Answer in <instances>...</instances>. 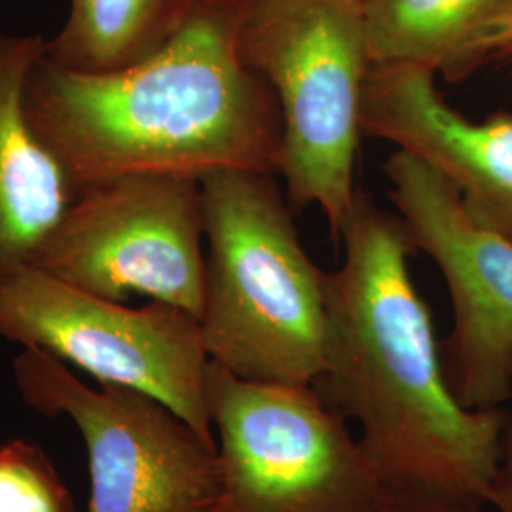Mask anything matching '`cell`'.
<instances>
[{
  "label": "cell",
  "instance_id": "9a60e30c",
  "mask_svg": "<svg viewBox=\"0 0 512 512\" xmlns=\"http://www.w3.org/2000/svg\"><path fill=\"white\" fill-rule=\"evenodd\" d=\"M374 512H490L486 507L458 505L420 495L387 494Z\"/></svg>",
  "mask_w": 512,
  "mask_h": 512
},
{
  "label": "cell",
  "instance_id": "ba28073f",
  "mask_svg": "<svg viewBox=\"0 0 512 512\" xmlns=\"http://www.w3.org/2000/svg\"><path fill=\"white\" fill-rule=\"evenodd\" d=\"M202 181L129 173L80 190L31 264L114 302L131 294L202 317L205 302Z\"/></svg>",
  "mask_w": 512,
  "mask_h": 512
},
{
  "label": "cell",
  "instance_id": "277c9868",
  "mask_svg": "<svg viewBox=\"0 0 512 512\" xmlns=\"http://www.w3.org/2000/svg\"><path fill=\"white\" fill-rule=\"evenodd\" d=\"M239 54L281 112L277 173L296 209L317 205L332 238L355 200V158L372 61L363 0H241Z\"/></svg>",
  "mask_w": 512,
  "mask_h": 512
},
{
  "label": "cell",
  "instance_id": "2e32d148",
  "mask_svg": "<svg viewBox=\"0 0 512 512\" xmlns=\"http://www.w3.org/2000/svg\"><path fill=\"white\" fill-rule=\"evenodd\" d=\"M488 511L512 512V420L503 440V454L488 499Z\"/></svg>",
  "mask_w": 512,
  "mask_h": 512
},
{
  "label": "cell",
  "instance_id": "7a4b0ae2",
  "mask_svg": "<svg viewBox=\"0 0 512 512\" xmlns=\"http://www.w3.org/2000/svg\"><path fill=\"white\" fill-rule=\"evenodd\" d=\"M239 16L241 0H196L160 52L124 71L73 73L38 59L27 116L73 198L129 173H277L281 112L239 54Z\"/></svg>",
  "mask_w": 512,
  "mask_h": 512
},
{
  "label": "cell",
  "instance_id": "7c38bea8",
  "mask_svg": "<svg viewBox=\"0 0 512 512\" xmlns=\"http://www.w3.org/2000/svg\"><path fill=\"white\" fill-rule=\"evenodd\" d=\"M372 65L461 82L512 48V0H363Z\"/></svg>",
  "mask_w": 512,
  "mask_h": 512
},
{
  "label": "cell",
  "instance_id": "5b68a950",
  "mask_svg": "<svg viewBox=\"0 0 512 512\" xmlns=\"http://www.w3.org/2000/svg\"><path fill=\"white\" fill-rule=\"evenodd\" d=\"M207 401L220 512H374L389 494L313 385L245 380L211 361Z\"/></svg>",
  "mask_w": 512,
  "mask_h": 512
},
{
  "label": "cell",
  "instance_id": "8fae6325",
  "mask_svg": "<svg viewBox=\"0 0 512 512\" xmlns=\"http://www.w3.org/2000/svg\"><path fill=\"white\" fill-rule=\"evenodd\" d=\"M46 40L0 35V281L29 266L73 190L31 128L25 93Z\"/></svg>",
  "mask_w": 512,
  "mask_h": 512
},
{
  "label": "cell",
  "instance_id": "5bb4252c",
  "mask_svg": "<svg viewBox=\"0 0 512 512\" xmlns=\"http://www.w3.org/2000/svg\"><path fill=\"white\" fill-rule=\"evenodd\" d=\"M0 512H76L52 459L29 440L0 444Z\"/></svg>",
  "mask_w": 512,
  "mask_h": 512
},
{
  "label": "cell",
  "instance_id": "9c48e42d",
  "mask_svg": "<svg viewBox=\"0 0 512 512\" xmlns=\"http://www.w3.org/2000/svg\"><path fill=\"white\" fill-rule=\"evenodd\" d=\"M389 198L416 251L446 281L454 323L440 348L461 406L501 410L512 399V241L478 224L456 184L420 156L385 160Z\"/></svg>",
  "mask_w": 512,
  "mask_h": 512
},
{
  "label": "cell",
  "instance_id": "52a82bcc",
  "mask_svg": "<svg viewBox=\"0 0 512 512\" xmlns=\"http://www.w3.org/2000/svg\"><path fill=\"white\" fill-rule=\"evenodd\" d=\"M23 401L65 416L88 450V512H220L217 446L164 403L137 389H92L44 349L21 348L12 363Z\"/></svg>",
  "mask_w": 512,
  "mask_h": 512
},
{
  "label": "cell",
  "instance_id": "3957f363",
  "mask_svg": "<svg viewBox=\"0 0 512 512\" xmlns=\"http://www.w3.org/2000/svg\"><path fill=\"white\" fill-rule=\"evenodd\" d=\"M275 173L202 179L205 348L245 380L313 384L327 348L325 272L302 247Z\"/></svg>",
  "mask_w": 512,
  "mask_h": 512
},
{
  "label": "cell",
  "instance_id": "6da1fadb",
  "mask_svg": "<svg viewBox=\"0 0 512 512\" xmlns=\"http://www.w3.org/2000/svg\"><path fill=\"white\" fill-rule=\"evenodd\" d=\"M340 243V268L325 272V361L311 385L357 423L389 494L488 509L509 410H469L454 397L401 217L357 188Z\"/></svg>",
  "mask_w": 512,
  "mask_h": 512
},
{
  "label": "cell",
  "instance_id": "4fadbf2b",
  "mask_svg": "<svg viewBox=\"0 0 512 512\" xmlns=\"http://www.w3.org/2000/svg\"><path fill=\"white\" fill-rule=\"evenodd\" d=\"M196 0H71L44 57L73 73L124 71L160 52Z\"/></svg>",
  "mask_w": 512,
  "mask_h": 512
},
{
  "label": "cell",
  "instance_id": "30bf717a",
  "mask_svg": "<svg viewBox=\"0 0 512 512\" xmlns=\"http://www.w3.org/2000/svg\"><path fill=\"white\" fill-rule=\"evenodd\" d=\"M435 78L416 65H372L363 133L437 167L478 224L512 241V112L471 122L440 97Z\"/></svg>",
  "mask_w": 512,
  "mask_h": 512
},
{
  "label": "cell",
  "instance_id": "8992f818",
  "mask_svg": "<svg viewBox=\"0 0 512 512\" xmlns=\"http://www.w3.org/2000/svg\"><path fill=\"white\" fill-rule=\"evenodd\" d=\"M0 336L52 353L99 384L147 393L217 446L207 401L211 357L190 311L84 293L25 266L0 281Z\"/></svg>",
  "mask_w": 512,
  "mask_h": 512
}]
</instances>
